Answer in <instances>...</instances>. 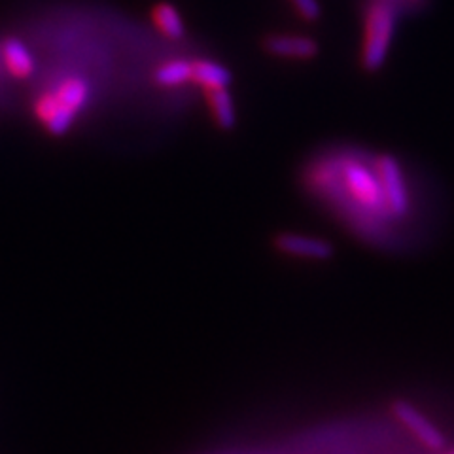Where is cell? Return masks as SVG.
I'll return each mask as SVG.
<instances>
[{"instance_id":"1","label":"cell","mask_w":454,"mask_h":454,"mask_svg":"<svg viewBox=\"0 0 454 454\" xmlns=\"http://www.w3.org/2000/svg\"><path fill=\"white\" fill-rule=\"evenodd\" d=\"M375 160L377 155L348 153L337 165V178L350 208L373 222H388L394 218L380 186Z\"/></svg>"},{"instance_id":"2","label":"cell","mask_w":454,"mask_h":454,"mask_svg":"<svg viewBox=\"0 0 454 454\" xmlns=\"http://www.w3.org/2000/svg\"><path fill=\"white\" fill-rule=\"evenodd\" d=\"M400 18H403L400 10L387 0H367L365 3L362 65L369 73H377L385 65Z\"/></svg>"},{"instance_id":"3","label":"cell","mask_w":454,"mask_h":454,"mask_svg":"<svg viewBox=\"0 0 454 454\" xmlns=\"http://www.w3.org/2000/svg\"><path fill=\"white\" fill-rule=\"evenodd\" d=\"M377 173L394 220H403L411 212V192L402 163L390 153L377 155Z\"/></svg>"},{"instance_id":"4","label":"cell","mask_w":454,"mask_h":454,"mask_svg":"<svg viewBox=\"0 0 454 454\" xmlns=\"http://www.w3.org/2000/svg\"><path fill=\"white\" fill-rule=\"evenodd\" d=\"M392 415L400 420L405 428L417 437V442L422 443L426 449L439 450L445 447V435L435 428V424L424 417L420 411L409 402L397 400L392 403Z\"/></svg>"},{"instance_id":"5","label":"cell","mask_w":454,"mask_h":454,"mask_svg":"<svg viewBox=\"0 0 454 454\" xmlns=\"http://www.w3.org/2000/svg\"><path fill=\"white\" fill-rule=\"evenodd\" d=\"M275 247L286 255L315 262H328L335 254V248L325 239L300 233H280L275 239Z\"/></svg>"},{"instance_id":"6","label":"cell","mask_w":454,"mask_h":454,"mask_svg":"<svg viewBox=\"0 0 454 454\" xmlns=\"http://www.w3.org/2000/svg\"><path fill=\"white\" fill-rule=\"evenodd\" d=\"M265 48L269 53L284 59H310L318 53V44L309 36H271L267 38Z\"/></svg>"},{"instance_id":"7","label":"cell","mask_w":454,"mask_h":454,"mask_svg":"<svg viewBox=\"0 0 454 454\" xmlns=\"http://www.w3.org/2000/svg\"><path fill=\"white\" fill-rule=\"evenodd\" d=\"M4 61L10 68V73L18 78H27L33 74L35 70V59L31 51L27 50L21 40L10 38L4 42Z\"/></svg>"},{"instance_id":"8","label":"cell","mask_w":454,"mask_h":454,"mask_svg":"<svg viewBox=\"0 0 454 454\" xmlns=\"http://www.w3.org/2000/svg\"><path fill=\"white\" fill-rule=\"evenodd\" d=\"M192 80H195L197 83H201L203 88H207V91L222 90V88H230L231 73L218 63L197 61V63H193Z\"/></svg>"},{"instance_id":"9","label":"cell","mask_w":454,"mask_h":454,"mask_svg":"<svg viewBox=\"0 0 454 454\" xmlns=\"http://www.w3.org/2000/svg\"><path fill=\"white\" fill-rule=\"evenodd\" d=\"M208 105L212 110V116H215L216 123L222 129H231L237 123V112L231 93L227 88L222 90H210L208 91Z\"/></svg>"},{"instance_id":"10","label":"cell","mask_w":454,"mask_h":454,"mask_svg":"<svg viewBox=\"0 0 454 454\" xmlns=\"http://www.w3.org/2000/svg\"><path fill=\"white\" fill-rule=\"evenodd\" d=\"M153 21L161 28V33L168 38L178 40L184 36V21L180 18V13L176 12V8H173L170 4H160L158 8L153 10Z\"/></svg>"},{"instance_id":"11","label":"cell","mask_w":454,"mask_h":454,"mask_svg":"<svg viewBox=\"0 0 454 454\" xmlns=\"http://www.w3.org/2000/svg\"><path fill=\"white\" fill-rule=\"evenodd\" d=\"M88 85H85L83 80H68L55 95L61 105L78 112L85 105V101H88Z\"/></svg>"},{"instance_id":"12","label":"cell","mask_w":454,"mask_h":454,"mask_svg":"<svg viewBox=\"0 0 454 454\" xmlns=\"http://www.w3.org/2000/svg\"><path fill=\"white\" fill-rule=\"evenodd\" d=\"M193 65L188 61H175L163 65L158 73H155V80L161 85H180L184 82L192 80Z\"/></svg>"},{"instance_id":"13","label":"cell","mask_w":454,"mask_h":454,"mask_svg":"<svg viewBox=\"0 0 454 454\" xmlns=\"http://www.w3.org/2000/svg\"><path fill=\"white\" fill-rule=\"evenodd\" d=\"M57 101H59V98H57ZM76 114L78 112H74L73 108H68V106L59 103V105H57V108L51 112V116L44 121L46 127H48V131L55 137H63L70 129V127H73Z\"/></svg>"},{"instance_id":"14","label":"cell","mask_w":454,"mask_h":454,"mask_svg":"<svg viewBox=\"0 0 454 454\" xmlns=\"http://www.w3.org/2000/svg\"><path fill=\"white\" fill-rule=\"evenodd\" d=\"M295 10L300 12V16L307 21H317L320 18V4L318 0H292Z\"/></svg>"},{"instance_id":"15","label":"cell","mask_w":454,"mask_h":454,"mask_svg":"<svg viewBox=\"0 0 454 454\" xmlns=\"http://www.w3.org/2000/svg\"><path fill=\"white\" fill-rule=\"evenodd\" d=\"M387 3L400 10L402 16H411V13H420L430 4V0H387Z\"/></svg>"},{"instance_id":"16","label":"cell","mask_w":454,"mask_h":454,"mask_svg":"<svg viewBox=\"0 0 454 454\" xmlns=\"http://www.w3.org/2000/svg\"><path fill=\"white\" fill-rule=\"evenodd\" d=\"M447 454H454V449H452V450H449V452H447Z\"/></svg>"}]
</instances>
